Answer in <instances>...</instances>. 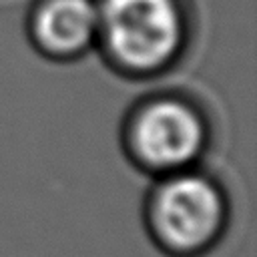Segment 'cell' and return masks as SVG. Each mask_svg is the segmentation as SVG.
Wrapping results in <instances>:
<instances>
[{"label":"cell","mask_w":257,"mask_h":257,"mask_svg":"<svg viewBox=\"0 0 257 257\" xmlns=\"http://www.w3.org/2000/svg\"><path fill=\"white\" fill-rule=\"evenodd\" d=\"M227 225L223 191L205 175L175 171L147 205V229L171 257H199L215 247Z\"/></svg>","instance_id":"1"},{"label":"cell","mask_w":257,"mask_h":257,"mask_svg":"<svg viewBox=\"0 0 257 257\" xmlns=\"http://www.w3.org/2000/svg\"><path fill=\"white\" fill-rule=\"evenodd\" d=\"M98 28L116 60L155 68L177 52L183 18L175 0H102Z\"/></svg>","instance_id":"2"},{"label":"cell","mask_w":257,"mask_h":257,"mask_svg":"<svg viewBox=\"0 0 257 257\" xmlns=\"http://www.w3.org/2000/svg\"><path fill=\"white\" fill-rule=\"evenodd\" d=\"M205 128L199 114L183 102L161 100L147 106L133 128L139 159L157 171L175 173L201 151Z\"/></svg>","instance_id":"3"},{"label":"cell","mask_w":257,"mask_h":257,"mask_svg":"<svg viewBox=\"0 0 257 257\" xmlns=\"http://www.w3.org/2000/svg\"><path fill=\"white\" fill-rule=\"evenodd\" d=\"M98 30V6L92 0H48L36 18L38 38L56 52L84 48Z\"/></svg>","instance_id":"4"}]
</instances>
